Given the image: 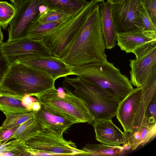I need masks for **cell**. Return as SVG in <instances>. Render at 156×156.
Wrapping results in <instances>:
<instances>
[{
	"instance_id": "cell-1",
	"label": "cell",
	"mask_w": 156,
	"mask_h": 156,
	"mask_svg": "<svg viewBox=\"0 0 156 156\" xmlns=\"http://www.w3.org/2000/svg\"><path fill=\"white\" fill-rule=\"evenodd\" d=\"M98 3L92 9L60 58L73 67L107 59Z\"/></svg>"
},
{
	"instance_id": "cell-2",
	"label": "cell",
	"mask_w": 156,
	"mask_h": 156,
	"mask_svg": "<svg viewBox=\"0 0 156 156\" xmlns=\"http://www.w3.org/2000/svg\"><path fill=\"white\" fill-rule=\"evenodd\" d=\"M72 70L75 75L99 86L119 103L134 89L128 78L107 59L72 67Z\"/></svg>"
},
{
	"instance_id": "cell-3",
	"label": "cell",
	"mask_w": 156,
	"mask_h": 156,
	"mask_svg": "<svg viewBox=\"0 0 156 156\" xmlns=\"http://www.w3.org/2000/svg\"><path fill=\"white\" fill-rule=\"evenodd\" d=\"M56 80L43 70L16 62L9 65L0 88L17 94L35 96L55 88Z\"/></svg>"
},
{
	"instance_id": "cell-4",
	"label": "cell",
	"mask_w": 156,
	"mask_h": 156,
	"mask_svg": "<svg viewBox=\"0 0 156 156\" xmlns=\"http://www.w3.org/2000/svg\"><path fill=\"white\" fill-rule=\"evenodd\" d=\"M156 93V68L142 87L134 89L119 104L115 116L125 133L141 126L147 108Z\"/></svg>"
},
{
	"instance_id": "cell-5",
	"label": "cell",
	"mask_w": 156,
	"mask_h": 156,
	"mask_svg": "<svg viewBox=\"0 0 156 156\" xmlns=\"http://www.w3.org/2000/svg\"><path fill=\"white\" fill-rule=\"evenodd\" d=\"M63 83L74 88V94L86 103L94 120L112 119L116 115L119 103L99 86L78 76H66Z\"/></svg>"
},
{
	"instance_id": "cell-6",
	"label": "cell",
	"mask_w": 156,
	"mask_h": 156,
	"mask_svg": "<svg viewBox=\"0 0 156 156\" xmlns=\"http://www.w3.org/2000/svg\"><path fill=\"white\" fill-rule=\"evenodd\" d=\"M35 97L41 104L67 117L75 123L90 124L94 120L86 103L65 87L50 89Z\"/></svg>"
},
{
	"instance_id": "cell-7",
	"label": "cell",
	"mask_w": 156,
	"mask_h": 156,
	"mask_svg": "<svg viewBox=\"0 0 156 156\" xmlns=\"http://www.w3.org/2000/svg\"><path fill=\"white\" fill-rule=\"evenodd\" d=\"M98 3L96 0H90L86 5L44 35L42 40L54 57L60 58L63 56L66 48L91 11Z\"/></svg>"
},
{
	"instance_id": "cell-8",
	"label": "cell",
	"mask_w": 156,
	"mask_h": 156,
	"mask_svg": "<svg viewBox=\"0 0 156 156\" xmlns=\"http://www.w3.org/2000/svg\"><path fill=\"white\" fill-rule=\"evenodd\" d=\"M25 143L35 156L76 155L83 153L74 143L64 139L63 134L45 129L39 130Z\"/></svg>"
},
{
	"instance_id": "cell-9",
	"label": "cell",
	"mask_w": 156,
	"mask_h": 156,
	"mask_svg": "<svg viewBox=\"0 0 156 156\" xmlns=\"http://www.w3.org/2000/svg\"><path fill=\"white\" fill-rule=\"evenodd\" d=\"M47 8L43 0H24L15 8L14 15L9 24L7 41L27 38L40 15Z\"/></svg>"
},
{
	"instance_id": "cell-10",
	"label": "cell",
	"mask_w": 156,
	"mask_h": 156,
	"mask_svg": "<svg viewBox=\"0 0 156 156\" xmlns=\"http://www.w3.org/2000/svg\"><path fill=\"white\" fill-rule=\"evenodd\" d=\"M3 55L9 65L24 57L31 55L53 56L42 40L26 38L0 44Z\"/></svg>"
},
{
	"instance_id": "cell-11",
	"label": "cell",
	"mask_w": 156,
	"mask_h": 156,
	"mask_svg": "<svg viewBox=\"0 0 156 156\" xmlns=\"http://www.w3.org/2000/svg\"><path fill=\"white\" fill-rule=\"evenodd\" d=\"M140 0H124L111 4V12L117 33L137 28H144L139 10Z\"/></svg>"
},
{
	"instance_id": "cell-12",
	"label": "cell",
	"mask_w": 156,
	"mask_h": 156,
	"mask_svg": "<svg viewBox=\"0 0 156 156\" xmlns=\"http://www.w3.org/2000/svg\"><path fill=\"white\" fill-rule=\"evenodd\" d=\"M16 62L43 70L56 80L75 75L72 70V67L61 58L54 56L33 55L23 57Z\"/></svg>"
},
{
	"instance_id": "cell-13",
	"label": "cell",
	"mask_w": 156,
	"mask_h": 156,
	"mask_svg": "<svg viewBox=\"0 0 156 156\" xmlns=\"http://www.w3.org/2000/svg\"><path fill=\"white\" fill-rule=\"evenodd\" d=\"M41 105L34 117L39 130L45 129L62 135L75 122L59 113Z\"/></svg>"
},
{
	"instance_id": "cell-14",
	"label": "cell",
	"mask_w": 156,
	"mask_h": 156,
	"mask_svg": "<svg viewBox=\"0 0 156 156\" xmlns=\"http://www.w3.org/2000/svg\"><path fill=\"white\" fill-rule=\"evenodd\" d=\"M129 61L130 82L136 87H141L156 68V48L138 60Z\"/></svg>"
},
{
	"instance_id": "cell-15",
	"label": "cell",
	"mask_w": 156,
	"mask_h": 156,
	"mask_svg": "<svg viewBox=\"0 0 156 156\" xmlns=\"http://www.w3.org/2000/svg\"><path fill=\"white\" fill-rule=\"evenodd\" d=\"M90 124L94 128L96 140L101 143L115 146L126 144V133L112 119L94 120Z\"/></svg>"
},
{
	"instance_id": "cell-16",
	"label": "cell",
	"mask_w": 156,
	"mask_h": 156,
	"mask_svg": "<svg viewBox=\"0 0 156 156\" xmlns=\"http://www.w3.org/2000/svg\"><path fill=\"white\" fill-rule=\"evenodd\" d=\"M117 44L126 53H132L137 46L156 40V32L137 28L125 32L117 33Z\"/></svg>"
},
{
	"instance_id": "cell-17",
	"label": "cell",
	"mask_w": 156,
	"mask_h": 156,
	"mask_svg": "<svg viewBox=\"0 0 156 156\" xmlns=\"http://www.w3.org/2000/svg\"><path fill=\"white\" fill-rule=\"evenodd\" d=\"M98 5L102 31L106 48L111 49L116 45L117 39V33L111 12V4L104 1Z\"/></svg>"
},
{
	"instance_id": "cell-18",
	"label": "cell",
	"mask_w": 156,
	"mask_h": 156,
	"mask_svg": "<svg viewBox=\"0 0 156 156\" xmlns=\"http://www.w3.org/2000/svg\"><path fill=\"white\" fill-rule=\"evenodd\" d=\"M125 133L126 142L122 146H128L131 150H135L139 146H144L155 136L156 122L151 123L144 120L139 128Z\"/></svg>"
},
{
	"instance_id": "cell-19",
	"label": "cell",
	"mask_w": 156,
	"mask_h": 156,
	"mask_svg": "<svg viewBox=\"0 0 156 156\" xmlns=\"http://www.w3.org/2000/svg\"><path fill=\"white\" fill-rule=\"evenodd\" d=\"M24 96L13 94L0 88V111L7 116L33 110L23 103Z\"/></svg>"
},
{
	"instance_id": "cell-20",
	"label": "cell",
	"mask_w": 156,
	"mask_h": 156,
	"mask_svg": "<svg viewBox=\"0 0 156 156\" xmlns=\"http://www.w3.org/2000/svg\"><path fill=\"white\" fill-rule=\"evenodd\" d=\"M80 150L83 152L81 155L88 156L120 155L128 150L123 146H112L102 143L86 144Z\"/></svg>"
},
{
	"instance_id": "cell-21",
	"label": "cell",
	"mask_w": 156,
	"mask_h": 156,
	"mask_svg": "<svg viewBox=\"0 0 156 156\" xmlns=\"http://www.w3.org/2000/svg\"><path fill=\"white\" fill-rule=\"evenodd\" d=\"M48 8L59 11L74 13L89 2L85 0H43Z\"/></svg>"
},
{
	"instance_id": "cell-22",
	"label": "cell",
	"mask_w": 156,
	"mask_h": 156,
	"mask_svg": "<svg viewBox=\"0 0 156 156\" xmlns=\"http://www.w3.org/2000/svg\"><path fill=\"white\" fill-rule=\"evenodd\" d=\"M0 155L34 156L25 142L14 139L0 146Z\"/></svg>"
},
{
	"instance_id": "cell-23",
	"label": "cell",
	"mask_w": 156,
	"mask_h": 156,
	"mask_svg": "<svg viewBox=\"0 0 156 156\" xmlns=\"http://www.w3.org/2000/svg\"><path fill=\"white\" fill-rule=\"evenodd\" d=\"M39 130L34 116L19 126L12 135L11 140L19 139L26 142L35 135Z\"/></svg>"
},
{
	"instance_id": "cell-24",
	"label": "cell",
	"mask_w": 156,
	"mask_h": 156,
	"mask_svg": "<svg viewBox=\"0 0 156 156\" xmlns=\"http://www.w3.org/2000/svg\"><path fill=\"white\" fill-rule=\"evenodd\" d=\"M66 19L44 23H40L38 21L30 30L27 38L35 40H41L44 35L47 32L56 27Z\"/></svg>"
},
{
	"instance_id": "cell-25",
	"label": "cell",
	"mask_w": 156,
	"mask_h": 156,
	"mask_svg": "<svg viewBox=\"0 0 156 156\" xmlns=\"http://www.w3.org/2000/svg\"><path fill=\"white\" fill-rule=\"evenodd\" d=\"M35 112L33 110L9 115L6 116L1 126L9 128L20 125L34 116Z\"/></svg>"
},
{
	"instance_id": "cell-26",
	"label": "cell",
	"mask_w": 156,
	"mask_h": 156,
	"mask_svg": "<svg viewBox=\"0 0 156 156\" xmlns=\"http://www.w3.org/2000/svg\"><path fill=\"white\" fill-rule=\"evenodd\" d=\"M14 5L5 1H0V24L3 30L6 29L15 12Z\"/></svg>"
},
{
	"instance_id": "cell-27",
	"label": "cell",
	"mask_w": 156,
	"mask_h": 156,
	"mask_svg": "<svg viewBox=\"0 0 156 156\" xmlns=\"http://www.w3.org/2000/svg\"><path fill=\"white\" fill-rule=\"evenodd\" d=\"M75 12H66L54 10L47 8L40 15L38 21L40 23H44L64 20L68 18Z\"/></svg>"
},
{
	"instance_id": "cell-28",
	"label": "cell",
	"mask_w": 156,
	"mask_h": 156,
	"mask_svg": "<svg viewBox=\"0 0 156 156\" xmlns=\"http://www.w3.org/2000/svg\"><path fill=\"white\" fill-rule=\"evenodd\" d=\"M138 8L140 19L144 29L156 32V25L154 24L148 11L141 2Z\"/></svg>"
},
{
	"instance_id": "cell-29",
	"label": "cell",
	"mask_w": 156,
	"mask_h": 156,
	"mask_svg": "<svg viewBox=\"0 0 156 156\" xmlns=\"http://www.w3.org/2000/svg\"><path fill=\"white\" fill-rule=\"evenodd\" d=\"M156 48V40H154L136 47L132 53L135 54V59L138 60Z\"/></svg>"
},
{
	"instance_id": "cell-30",
	"label": "cell",
	"mask_w": 156,
	"mask_h": 156,
	"mask_svg": "<svg viewBox=\"0 0 156 156\" xmlns=\"http://www.w3.org/2000/svg\"><path fill=\"white\" fill-rule=\"evenodd\" d=\"M156 95H155L147 108L144 121L146 120L151 123L156 122Z\"/></svg>"
},
{
	"instance_id": "cell-31",
	"label": "cell",
	"mask_w": 156,
	"mask_h": 156,
	"mask_svg": "<svg viewBox=\"0 0 156 156\" xmlns=\"http://www.w3.org/2000/svg\"><path fill=\"white\" fill-rule=\"evenodd\" d=\"M20 126L9 128L0 127V146L11 140L12 135Z\"/></svg>"
},
{
	"instance_id": "cell-32",
	"label": "cell",
	"mask_w": 156,
	"mask_h": 156,
	"mask_svg": "<svg viewBox=\"0 0 156 156\" xmlns=\"http://www.w3.org/2000/svg\"><path fill=\"white\" fill-rule=\"evenodd\" d=\"M156 25V0H140Z\"/></svg>"
},
{
	"instance_id": "cell-33",
	"label": "cell",
	"mask_w": 156,
	"mask_h": 156,
	"mask_svg": "<svg viewBox=\"0 0 156 156\" xmlns=\"http://www.w3.org/2000/svg\"><path fill=\"white\" fill-rule=\"evenodd\" d=\"M9 65L4 56L0 57V84L6 73Z\"/></svg>"
},
{
	"instance_id": "cell-34",
	"label": "cell",
	"mask_w": 156,
	"mask_h": 156,
	"mask_svg": "<svg viewBox=\"0 0 156 156\" xmlns=\"http://www.w3.org/2000/svg\"><path fill=\"white\" fill-rule=\"evenodd\" d=\"M41 105L39 102L36 101L33 102L31 105L30 108L35 111L38 110L41 107Z\"/></svg>"
},
{
	"instance_id": "cell-35",
	"label": "cell",
	"mask_w": 156,
	"mask_h": 156,
	"mask_svg": "<svg viewBox=\"0 0 156 156\" xmlns=\"http://www.w3.org/2000/svg\"><path fill=\"white\" fill-rule=\"evenodd\" d=\"M24 0H10L11 2L13 4L15 8H16L20 5Z\"/></svg>"
},
{
	"instance_id": "cell-36",
	"label": "cell",
	"mask_w": 156,
	"mask_h": 156,
	"mask_svg": "<svg viewBox=\"0 0 156 156\" xmlns=\"http://www.w3.org/2000/svg\"><path fill=\"white\" fill-rule=\"evenodd\" d=\"M124 0H107L108 2L111 4L119 3L122 2Z\"/></svg>"
},
{
	"instance_id": "cell-37",
	"label": "cell",
	"mask_w": 156,
	"mask_h": 156,
	"mask_svg": "<svg viewBox=\"0 0 156 156\" xmlns=\"http://www.w3.org/2000/svg\"><path fill=\"white\" fill-rule=\"evenodd\" d=\"M1 26L0 24V44L2 42L3 39V37L1 29Z\"/></svg>"
},
{
	"instance_id": "cell-38",
	"label": "cell",
	"mask_w": 156,
	"mask_h": 156,
	"mask_svg": "<svg viewBox=\"0 0 156 156\" xmlns=\"http://www.w3.org/2000/svg\"><path fill=\"white\" fill-rule=\"evenodd\" d=\"M98 2H102L104 1L105 0H96Z\"/></svg>"
}]
</instances>
